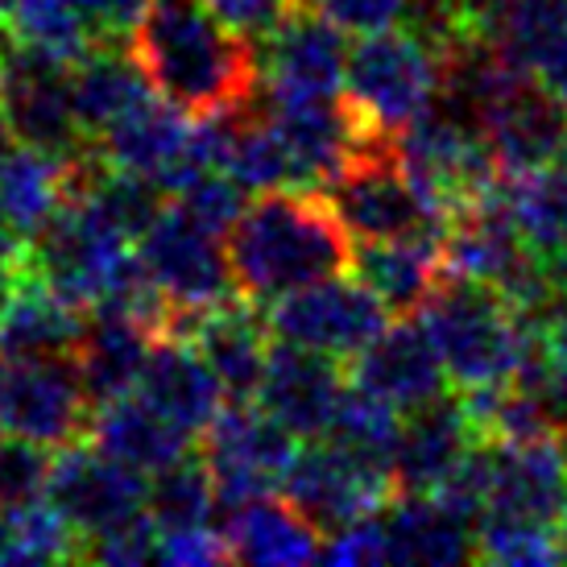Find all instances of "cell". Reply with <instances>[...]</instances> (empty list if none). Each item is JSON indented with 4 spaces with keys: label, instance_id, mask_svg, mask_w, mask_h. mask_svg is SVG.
<instances>
[{
    "label": "cell",
    "instance_id": "obj_1",
    "mask_svg": "<svg viewBox=\"0 0 567 567\" xmlns=\"http://www.w3.org/2000/svg\"><path fill=\"white\" fill-rule=\"evenodd\" d=\"M128 42L154 92L190 116L257 95V42L233 30L212 0H145Z\"/></svg>",
    "mask_w": 567,
    "mask_h": 567
},
{
    "label": "cell",
    "instance_id": "obj_2",
    "mask_svg": "<svg viewBox=\"0 0 567 567\" xmlns=\"http://www.w3.org/2000/svg\"><path fill=\"white\" fill-rule=\"evenodd\" d=\"M228 266L240 299L269 307L302 286L352 269V237L323 190H261L228 233Z\"/></svg>",
    "mask_w": 567,
    "mask_h": 567
},
{
    "label": "cell",
    "instance_id": "obj_3",
    "mask_svg": "<svg viewBox=\"0 0 567 567\" xmlns=\"http://www.w3.org/2000/svg\"><path fill=\"white\" fill-rule=\"evenodd\" d=\"M419 319L440 348L447 381L460 394L518 381L535 344V328L493 286L468 278H443Z\"/></svg>",
    "mask_w": 567,
    "mask_h": 567
},
{
    "label": "cell",
    "instance_id": "obj_4",
    "mask_svg": "<svg viewBox=\"0 0 567 567\" xmlns=\"http://www.w3.org/2000/svg\"><path fill=\"white\" fill-rule=\"evenodd\" d=\"M443 47L419 25L364 33L348 50L344 95L378 137L394 142L443 92Z\"/></svg>",
    "mask_w": 567,
    "mask_h": 567
},
{
    "label": "cell",
    "instance_id": "obj_5",
    "mask_svg": "<svg viewBox=\"0 0 567 567\" xmlns=\"http://www.w3.org/2000/svg\"><path fill=\"white\" fill-rule=\"evenodd\" d=\"M145 274L154 278L162 299L171 302L174 340H190L199 319L224 302L240 299L228 266V237L195 220L187 207L166 199L162 216L137 237Z\"/></svg>",
    "mask_w": 567,
    "mask_h": 567
},
{
    "label": "cell",
    "instance_id": "obj_6",
    "mask_svg": "<svg viewBox=\"0 0 567 567\" xmlns=\"http://www.w3.org/2000/svg\"><path fill=\"white\" fill-rule=\"evenodd\" d=\"M390 145H394L398 166L410 174V183L423 190L431 204H440L447 220L460 207L476 204L481 195H488L502 183V171L493 162L481 125L443 109L440 100L419 121H410Z\"/></svg>",
    "mask_w": 567,
    "mask_h": 567
},
{
    "label": "cell",
    "instance_id": "obj_7",
    "mask_svg": "<svg viewBox=\"0 0 567 567\" xmlns=\"http://www.w3.org/2000/svg\"><path fill=\"white\" fill-rule=\"evenodd\" d=\"M282 497L328 538L352 522L373 518L398 497L394 468L357 456L336 440H307L282 481Z\"/></svg>",
    "mask_w": 567,
    "mask_h": 567
},
{
    "label": "cell",
    "instance_id": "obj_8",
    "mask_svg": "<svg viewBox=\"0 0 567 567\" xmlns=\"http://www.w3.org/2000/svg\"><path fill=\"white\" fill-rule=\"evenodd\" d=\"M323 195L352 240H443L447 233V212L410 183V174L394 158V145L369 150Z\"/></svg>",
    "mask_w": 567,
    "mask_h": 567
},
{
    "label": "cell",
    "instance_id": "obj_9",
    "mask_svg": "<svg viewBox=\"0 0 567 567\" xmlns=\"http://www.w3.org/2000/svg\"><path fill=\"white\" fill-rule=\"evenodd\" d=\"M299 456V435L286 431L257 402H228L216 423L204 431V460L216 481L220 514L278 493Z\"/></svg>",
    "mask_w": 567,
    "mask_h": 567
},
{
    "label": "cell",
    "instance_id": "obj_10",
    "mask_svg": "<svg viewBox=\"0 0 567 567\" xmlns=\"http://www.w3.org/2000/svg\"><path fill=\"white\" fill-rule=\"evenodd\" d=\"M344 38L348 33L331 25L316 4L295 9L266 38H257V95L274 109L344 95Z\"/></svg>",
    "mask_w": 567,
    "mask_h": 567
},
{
    "label": "cell",
    "instance_id": "obj_11",
    "mask_svg": "<svg viewBox=\"0 0 567 567\" xmlns=\"http://www.w3.org/2000/svg\"><path fill=\"white\" fill-rule=\"evenodd\" d=\"M0 104L13 125V137L38 145L54 158H83L92 142L80 125L71 95V63L50 59L47 50L9 42L0 47Z\"/></svg>",
    "mask_w": 567,
    "mask_h": 567
},
{
    "label": "cell",
    "instance_id": "obj_12",
    "mask_svg": "<svg viewBox=\"0 0 567 567\" xmlns=\"http://www.w3.org/2000/svg\"><path fill=\"white\" fill-rule=\"evenodd\" d=\"M92 398L75 357H0V431L17 440L66 447L87 435Z\"/></svg>",
    "mask_w": 567,
    "mask_h": 567
},
{
    "label": "cell",
    "instance_id": "obj_13",
    "mask_svg": "<svg viewBox=\"0 0 567 567\" xmlns=\"http://www.w3.org/2000/svg\"><path fill=\"white\" fill-rule=\"evenodd\" d=\"M266 319L274 340L316 348L336 361H344V357L352 361L390 323V311L357 274L352 278L336 274V278H323V282L302 286L295 295L269 302Z\"/></svg>",
    "mask_w": 567,
    "mask_h": 567
},
{
    "label": "cell",
    "instance_id": "obj_14",
    "mask_svg": "<svg viewBox=\"0 0 567 567\" xmlns=\"http://www.w3.org/2000/svg\"><path fill=\"white\" fill-rule=\"evenodd\" d=\"M145 493L150 481L142 468L100 452L95 443L92 447L66 443L54 456L47 502L75 526V535L87 547V538L104 535L109 526L145 514Z\"/></svg>",
    "mask_w": 567,
    "mask_h": 567
},
{
    "label": "cell",
    "instance_id": "obj_15",
    "mask_svg": "<svg viewBox=\"0 0 567 567\" xmlns=\"http://www.w3.org/2000/svg\"><path fill=\"white\" fill-rule=\"evenodd\" d=\"M567 502V435L543 431L530 440H488V497L481 518H518L555 526ZM476 518V522H481Z\"/></svg>",
    "mask_w": 567,
    "mask_h": 567
},
{
    "label": "cell",
    "instance_id": "obj_16",
    "mask_svg": "<svg viewBox=\"0 0 567 567\" xmlns=\"http://www.w3.org/2000/svg\"><path fill=\"white\" fill-rule=\"evenodd\" d=\"M502 178L535 174L567 154V100L530 75H514L481 116Z\"/></svg>",
    "mask_w": 567,
    "mask_h": 567
},
{
    "label": "cell",
    "instance_id": "obj_17",
    "mask_svg": "<svg viewBox=\"0 0 567 567\" xmlns=\"http://www.w3.org/2000/svg\"><path fill=\"white\" fill-rule=\"evenodd\" d=\"M348 381L364 390V394L381 398L385 406H394L398 414L426 406L435 398L447 394V369L435 340L426 336L419 316H398L394 323L369 340V344L352 357V373Z\"/></svg>",
    "mask_w": 567,
    "mask_h": 567
},
{
    "label": "cell",
    "instance_id": "obj_18",
    "mask_svg": "<svg viewBox=\"0 0 567 567\" xmlns=\"http://www.w3.org/2000/svg\"><path fill=\"white\" fill-rule=\"evenodd\" d=\"M348 378L340 373L336 357L274 340L266 378H261V390L252 402L266 406L299 440H323L336 423V410H340Z\"/></svg>",
    "mask_w": 567,
    "mask_h": 567
},
{
    "label": "cell",
    "instance_id": "obj_19",
    "mask_svg": "<svg viewBox=\"0 0 567 567\" xmlns=\"http://www.w3.org/2000/svg\"><path fill=\"white\" fill-rule=\"evenodd\" d=\"M481 440L464 402L435 398L426 406L402 414V435L394 447V476L398 493H435L456 473V464L468 456V447Z\"/></svg>",
    "mask_w": 567,
    "mask_h": 567
},
{
    "label": "cell",
    "instance_id": "obj_20",
    "mask_svg": "<svg viewBox=\"0 0 567 567\" xmlns=\"http://www.w3.org/2000/svg\"><path fill=\"white\" fill-rule=\"evenodd\" d=\"M137 394L195 440L216 423V414L228 402L212 364L204 361V352L190 340H174V336H162L154 344Z\"/></svg>",
    "mask_w": 567,
    "mask_h": 567
},
{
    "label": "cell",
    "instance_id": "obj_21",
    "mask_svg": "<svg viewBox=\"0 0 567 567\" xmlns=\"http://www.w3.org/2000/svg\"><path fill=\"white\" fill-rule=\"evenodd\" d=\"M158 340V331L137 316L116 311V307H95L87 316L80 348H75V364H80L83 390L92 398V406L133 394L142 385L145 361Z\"/></svg>",
    "mask_w": 567,
    "mask_h": 567
},
{
    "label": "cell",
    "instance_id": "obj_22",
    "mask_svg": "<svg viewBox=\"0 0 567 567\" xmlns=\"http://www.w3.org/2000/svg\"><path fill=\"white\" fill-rule=\"evenodd\" d=\"M190 344L204 352V361L212 364L228 402H252L257 398L269 364V348H274L269 319L257 311V302L233 299L216 311H207L195 336H190Z\"/></svg>",
    "mask_w": 567,
    "mask_h": 567
},
{
    "label": "cell",
    "instance_id": "obj_23",
    "mask_svg": "<svg viewBox=\"0 0 567 567\" xmlns=\"http://www.w3.org/2000/svg\"><path fill=\"white\" fill-rule=\"evenodd\" d=\"M385 564H464L476 559V526L435 493H398L381 509Z\"/></svg>",
    "mask_w": 567,
    "mask_h": 567
},
{
    "label": "cell",
    "instance_id": "obj_24",
    "mask_svg": "<svg viewBox=\"0 0 567 567\" xmlns=\"http://www.w3.org/2000/svg\"><path fill=\"white\" fill-rule=\"evenodd\" d=\"M352 274L378 295L390 316H419L423 302L447 278L443 240H361V249H352Z\"/></svg>",
    "mask_w": 567,
    "mask_h": 567
},
{
    "label": "cell",
    "instance_id": "obj_25",
    "mask_svg": "<svg viewBox=\"0 0 567 567\" xmlns=\"http://www.w3.org/2000/svg\"><path fill=\"white\" fill-rule=\"evenodd\" d=\"M87 440L109 452V456L125 460L133 468H142L145 476L183 460L190 452L195 435H187L183 426H174L162 410H154L137 390L125 398H112L104 406L92 410L87 423Z\"/></svg>",
    "mask_w": 567,
    "mask_h": 567
},
{
    "label": "cell",
    "instance_id": "obj_26",
    "mask_svg": "<svg viewBox=\"0 0 567 567\" xmlns=\"http://www.w3.org/2000/svg\"><path fill=\"white\" fill-rule=\"evenodd\" d=\"M83 331L87 311L50 290L30 266L0 319V357H75Z\"/></svg>",
    "mask_w": 567,
    "mask_h": 567
},
{
    "label": "cell",
    "instance_id": "obj_27",
    "mask_svg": "<svg viewBox=\"0 0 567 567\" xmlns=\"http://www.w3.org/2000/svg\"><path fill=\"white\" fill-rule=\"evenodd\" d=\"M224 538L233 564H311L323 555V535L286 497H257L224 514Z\"/></svg>",
    "mask_w": 567,
    "mask_h": 567
},
{
    "label": "cell",
    "instance_id": "obj_28",
    "mask_svg": "<svg viewBox=\"0 0 567 567\" xmlns=\"http://www.w3.org/2000/svg\"><path fill=\"white\" fill-rule=\"evenodd\" d=\"M75 190V162L54 158L38 145H17L0 158V220L33 240Z\"/></svg>",
    "mask_w": 567,
    "mask_h": 567
},
{
    "label": "cell",
    "instance_id": "obj_29",
    "mask_svg": "<svg viewBox=\"0 0 567 567\" xmlns=\"http://www.w3.org/2000/svg\"><path fill=\"white\" fill-rule=\"evenodd\" d=\"M71 95H75V112L87 142H95L104 128L145 104L154 95V83L145 80L137 59H128L116 42H100L80 63H71Z\"/></svg>",
    "mask_w": 567,
    "mask_h": 567
},
{
    "label": "cell",
    "instance_id": "obj_30",
    "mask_svg": "<svg viewBox=\"0 0 567 567\" xmlns=\"http://www.w3.org/2000/svg\"><path fill=\"white\" fill-rule=\"evenodd\" d=\"M505 195L522 237L543 257L567 261V158L522 178H505Z\"/></svg>",
    "mask_w": 567,
    "mask_h": 567
},
{
    "label": "cell",
    "instance_id": "obj_31",
    "mask_svg": "<svg viewBox=\"0 0 567 567\" xmlns=\"http://www.w3.org/2000/svg\"><path fill=\"white\" fill-rule=\"evenodd\" d=\"M145 514L154 518L158 535L166 530H187V526H212L220 514L216 505V481L207 468L204 452H187L158 473H150V493H145Z\"/></svg>",
    "mask_w": 567,
    "mask_h": 567
},
{
    "label": "cell",
    "instance_id": "obj_32",
    "mask_svg": "<svg viewBox=\"0 0 567 567\" xmlns=\"http://www.w3.org/2000/svg\"><path fill=\"white\" fill-rule=\"evenodd\" d=\"M0 564H83V538L50 502L0 509Z\"/></svg>",
    "mask_w": 567,
    "mask_h": 567
},
{
    "label": "cell",
    "instance_id": "obj_33",
    "mask_svg": "<svg viewBox=\"0 0 567 567\" xmlns=\"http://www.w3.org/2000/svg\"><path fill=\"white\" fill-rule=\"evenodd\" d=\"M398 435H402V414H398L394 406H385L381 398L364 394V390H357V385L348 381V394H344V402H340V410H336V423H331V431L323 440L344 443L357 456L394 468Z\"/></svg>",
    "mask_w": 567,
    "mask_h": 567
},
{
    "label": "cell",
    "instance_id": "obj_34",
    "mask_svg": "<svg viewBox=\"0 0 567 567\" xmlns=\"http://www.w3.org/2000/svg\"><path fill=\"white\" fill-rule=\"evenodd\" d=\"M476 559L502 567H547L564 559L559 530L518 518H481L476 522Z\"/></svg>",
    "mask_w": 567,
    "mask_h": 567
},
{
    "label": "cell",
    "instance_id": "obj_35",
    "mask_svg": "<svg viewBox=\"0 0 567 567\" xmlns=\"http://www.w3.org/2000/svg\"><path fill=\"white\" fill-rule=\"evenodd\" d=\"M518 381L543 398L551 423L567 435V302L543 328H535V344H530Z\"/></svg>",
    "mask_w": 567,
    "mask_h": 567
},
{
    "label": "cell",
    "instance_id": "obj_36",
    "mask_svg": "<svg viewBox=\"0 0 567 567\" xmlns=\"http://www.w3.org/2000/svg\"><path fill=\"white\" fill-rule=\"evenodd\" d=\"M54 456L50 447L4 435L0 440V509H25L47 502Z\"/></svg>",
    "mask_w": 567,
    "mask_h": 567
},
{
    "label": "cell",
    "instance_id": "obj_37",
    "mask_svg": "<svg viewBox=\"0 0 567 567\" xmlns=\"http://www.w3.org/2000/svg\"><path fill=\"white\" fill-rule=\"evenodd\" d=\"M158 526L150 514L125 518L109 526L104 535L87 538L83 547V564H158Z\"/></svg>",
    "mask_w": 567,
    "mask_h": 567
},
{
    "label": "cell",
    "instance_id": "obj_38",
    "mask_svg": "<svg viewBox=\"0 0 567 567\" xmlns=\"http://www.w3.org/2000/svg\"><path fill=\"white\" fill-rule=\"evenodd\" d=\"M316 9L331 25H340L348 38H364V33L406 25L414 0H316Z\"/></svg>",
    "mask_w": 567,
    "mask_h": 567
},
{
    "label": "cell",
    "instance_id": "obj_39",
    "mask_svg": "<svg viewBox=\"0 0 567 567\" xmlns=\"http://www.w3.org/2000/svg\"><path fill=\"white\" fill-rule=\"evenodd\" d=\"M158 564L171 567H207L233 564L224 526H187V530H166L158 538Z\"/></svg>",
    "mask_w": 567,
    "mask_h": 567
},
{
    "label": "cell",
    "instance_id": "obj_40",
    "mask_svg": "<svg viewBox=\"0 0 567 567\" xmlns=\"http://www.w3.org/2000/svg\"><path fill=\"white\" fill-rule=\"evenodd\" d=\"M328 564L340 567H369V564H385V535H381V514L373 518H361L336 530V535L323 538V555Z\"/></svg>",
    "mask_w": 567,
    "mask_h": 567
},
{
    "label": "cell",
    "instance_id": "obj_41",
    "mask_svg": "<svg viewBox=\"0 0 567 567\" xmlns=\"http://www.w3.org/2000/svg\"><path fill=\"white\" fill-rule=\"evenodd\" d=\"M80 17L87 21V30L95 33V42H116L125 47L137 21H142L145 0H71Z\"/></svg>",
    "mask_w": 567,
    "mask_h": 567
},
{
    "label": "cell",
    "instance_id": "obj_42",
    "mask_svg": "<svg viewBox=\"0 0 567 567\" xmlns=\"http://www.w3.org/2000/svg\"><path fill=\"white\" fill-rule=\"evenodd\" d=\"M307 0H212V9L233 25L237 33H245V38H266L278 21H286V17L295 13V9H302Z\"/></svg>",
    "mask_w": 567,
    "mask_h": 567
},
{
    "label": "cell",
    "instance_id": "obj_43",
    "mask_svg": "<svg viewBox=\"0 0 567 567\" xmlns=\"http://www.w3.org/2000/svg\"><path fill=\"white\" fill-rule=\"evenodd\" d=\"M25 269H0V319H4V311H9V302H13V295H17V282L25 278Z\"/></svg>",
    "mask_w": 567,
    "mask_h": 567
},
{
    "label": "cell",
    "instance_id": "obj_44",
    "mask_svg": "<svg viewBox=\"0 0 567 567\" xmlns=\"http://www.w3.org/2000/svg\"><path fill=\"white\" fill-rule=\"evenodd\" d=\"M13 150V125H9V116H4V104H0V158Z\"/></svg>",
    "mask_w": 567,
    "mask_h": 567
},
{
    "label": "cell",
    "instance_id": "obj_45",
    "mask_svg": "<svg viewBox=\"0 0 567 567\" xmlns=\"http://www.w3.org/2000/svg\"><path fill=\"white\" fill-rule=\"evenodd\" d=\"M559 547H564V564H567V502H564V514H559Z\"/></svg>",
    "mask_w": 567,
    "mask_h": 567
},
{
    "label": "cell",
    "instance_id": "obj_46",
    "mask_svg": "<svg viewBox=\"0 0 567 567\" xmlns=\"http://www.w3.org/2000/svg\"><path fill=\"white\" fill-rule=\"evenodd\" d=\"M0 47H4V33H0Z\"/></svg>",
    "mask_w": 567,
    "mask_h": 567
},
{
    "label": "cell",
    "instance_id": "obj_47",
    "mask_svg": "<svg viewBox=\"0 0 567 567\" xmlns=\"http://www.w3.org/2000/svg\"><path fill=\"white\" fill-rule=\"evenodd\" d=\"M0 435H4V431H0Z\"/></svg>",
    "mask_w": 567,
    "mask_h": 567
}]
</instances>
